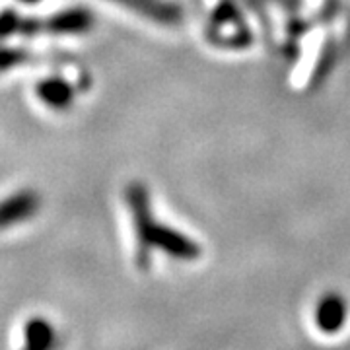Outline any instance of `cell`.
I'll return each mask as SVG.
<instances>
[{"label":"cell","instance_id":"cell-1","mask_svg":"<svg viewBox=\"0 0 350 350\" xmlns=\"http://www.w3.org/2000/svg\"><path fill=\"white\" fill-rule=\"evenodd\" d=\"M126 204L133 214V222L137 230L138 245L142 253H148V247H160L167 251L170 255L179 257V259H195L199 257V245L191 241L187 236L177 232L174 228L158 224L152 216L150 208V195L148 189L142 183H129L126 187Z\"/></svg>","mask_w":350,"mask_h":350},{"label":"cell","instance_id":"cell-2","mask_svg":"<svg viewBox=\"0 0 350 350\" xmlns=\"http://www.w3.org/2000/svg\"><path fill=\"white\" fill-rule=\"evenodd\" d=\"M94 25V14L88 8L75 6L61 12L53 14L47 20H41V33H53V36H80L92 29Z\"/></svg>","mask_w":350,"mask_h":350},{"label":"cell","instance_id":"cell-3","mask_svg":"<svg viewBox=\"0 0 350 350\" xmlns=\"http://www.w3.org/2000/svg\"><path fill=\"white\" fill-rule=\"evenodd\" d=\"M41 206L38 193L25 189L0 200V230L29 220Z\"/></svg>","mask_w":350,"mask_h":350},{"label":"cell","instance_id":"cell-4","mask_svg":"<svg viewBox=\"0 0 350 350\" xmlns=\"http://www.w3.org/2000/svg\"><path fill=\"white\" fill-rule=\"evenodd\" d=\"M113 2L160 24H177L181 20V8L172 2H163V0H113Z\"/></svg>","mask_w":350,"mask_h":350},{"label":"cell","instance_id":"cell-5","mask_svg":"<svg viewBox=\"0 0 350 350\" xmlns=\"http://www.w3.org/2000/svg\"><path fill=\"white\" fill-rule=\"evenodd\" d=\"M36 94L45 105H49L51 109H57V111H63L66 107H70L75 101L72 86L59 76H49V78L38 82Z\"/></svg>","mask_w":350,"mask_h":350},{"label":"cell","instance_id":"cell-6","mask_svg":"<svg viewBox=\"0 0 350 350\" xmlns=\"http://www.w3.org/2000/svg\"><path fill=\"white\" fill-rule=\"evenodd\" d=\"M347 319V304L338 294H327L315 308V323L325 333L338 331Z\"/></svg>","mask_w":350,"mask_h":350},{"label":"cell","instance_id":"cell-7","mask_svg":"<svg viewBox=\"0 0 350 350\" xmlns=\"http://www.w3.org/2000/svg\"><path fill=\"white\" fill-rule=\"evenodd\" d=\"M29 53L22 49H14V47H0V72L4 70H12L20 64L29 63Z\"/></svg>","mask_w":350,"mask_h":350},{"label":"cell","instance_id":"cell-8","mask_svg":"<svg viewBox=\"0 0 350 350\" xmlns=\"http://www.w3.org/2000/svg\"><path fill=\"white\" fill-rule=\"evenodd\" d=\"M22 18L18 16L16 10H2L0 12V39L10 38L14 33H18Z\"/></svg>","mask_w":350,"mask_h":350},{"label":"cell","instance_id":"cell-9","mask_svg":"<svg viewBox=\"0 0 350 350\" xmlns=\"http://www.w3.org/2000/svg\"><path fill=\"white\" fill-rule=\"evenodd\" d=\"M20 2H24V4H38L41 0H20Z\"/></svg>","mask_w":350,"mask_h":350}]
</instances>
